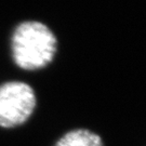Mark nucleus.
Wrapping results in <instances>:
<instances>
[{
  "mask_svg": "<svg viewBox=\"0 0 146 146\" xmlns=\"http://www.w3.org/2000/svg\"><path fill=\"white\" fill-rule=\"evenodd\" d=\"M56 44V37L47 25L38 21L23 22L13 31V60L22 69H41L52 62Z\"/></svg>",
  "mask_w": 146,
  "mask_h": 146,
  "instance_id": "f257e3e1",
  "label": "nucleus"
},
{
  "mask_svg": "<svg viewBox=\"0 0 146 146\" xmlns=\"http://www.w3.org/2000/svg\"><path fill=\"white\" fill-rule=\"evenodd\" d=\"M36 107V95L29 84L8 81L0 86V127L10 129L25 123Z\"/></svg>",
  "mask_w": 146,
  "mask_h": 146,
  "instance_id": "f03ea898",
  "label": "nucleus"
},
{
  "mask_svg": "<svg viewBox=\"0 0 146 146\" xmlns=\"http://www.w3.org/2000/svg\"><path fill=\"white\" fill-rule=\"evenodd\" d=\"M54 146H104L101 136L87 129H76L65 133Z\"/></svg>",
  "mask_w": 146,
  "mask_h": 146,
  "instance_id": "7ed1b4c3",
  "label": "nucleus"
}]
</instances>
